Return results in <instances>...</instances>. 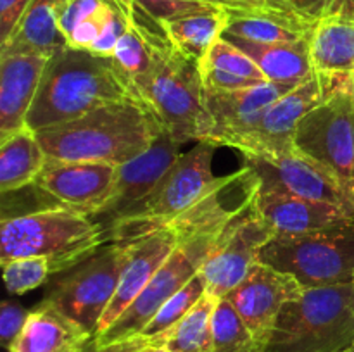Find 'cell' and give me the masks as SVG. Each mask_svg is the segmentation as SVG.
<instances>
[{
    "label": "cell",
    "mask_w": 354,
    "mask_h": 352,
    "mask_svg": "<svg viewBox=\"0 0 354 352\" xmlns=\"http://www.w3.org/2000/svg\"><path fill=\"white\" fill-rule=\"evenodd\" d=\"M130 99L140 97L111 59L66 47L48 59L26 123L40 131Z\"/></svg>",
    "instance_id": "6da1fadb"
},
{
    "label": "cell",
    "mask_w": 354,
    "mask_h": 352,
    "mask_svg": "<svg viewBox=\"0 0 354 352\" xmlns=\"http://www.w3.org/2000/svg\"><path fill=\"white\" fill-rule=\"evenodd\" d=\"M35 133L48 159L120 166L147 150L162 126L142 100L130 99Z\"/></svg>",
    "instance_id": "7a4b0ae2"
},
{
    "label": "cell",
    "mask_w": 354,
    "mask_h": 352,
    "mask_svg": "<svg viewBox=\"0 0 354 352\" xmlns=\"http://www.w3.org/2000/svg\"><path fill=\"white\" fill-rule=\"evenodd\" d=\"M162 131L178 144L207 141L214 121L206 104V88L199 64L180 54L169 38L161 41L152 68L135 85Z\"/></svg>",
    "instance_id": "3957f363"
},
{
    "label": "cell",
    "mask_w": 354,
    "mask_h": 352,
    "mask_svg": "<svg viewBox=\"0 0 354 352\" xmlns=\"http://www.w3.org/2000/svg\"><path fill=\"white\" fill-rule=\"evenodd\" d=\"M104 244V224L69 207H47L0 221V264L17 257H45L55 276Z\"/></svg>",
    "instance_id": "277c9868"
},
{
    "label": "cell",
    "mask_w": 354,
    "mask_h": 352,
    "mask_svg": "<svg viewBox=\"0 0 354 352\" xmlns=\"http://www.w3.org/2000/svg\"><path fill=\"white\" fill-rule=\"evenodd\" d=\"M353 344V282H348L304 289L289 300L263 352H344Z\"/></svg>",
    "instance_id": "5b68a950"
},
{
    "label": "cell",
    "mask_w": 354,
    "mask_h": 352,
    "mask_svg": "<svg viewBox=\"0 0 354 352\" xmlns=\"http://www.w3.org/2000/svg\"><path fill=\"white\" fill-rule=\"evenodd\" d=\"M216 145L197 141L180 155L151 195L104 226L106 242H130L161 230L204 199L216 185L213 157Z\"/></svg>",
    "instance_id": "8992f818"
},
{
    "label": "cell",
    "mask_w": 354,
    "mask_h": 352,
    "mask_svg": "<svg viewBox=\"0 0 354 352\" xmlns=\"http://www.w3.org/2000/svg\"><path fill=\"white\" fill-rule=\"evenodd\" d=\"M325 95L299 123L294 150L324 166L354 202V95L348 72H322Z\"/></svg>",
    "instance_id": "52a82bcc"
},
{
    "label": "cell",
    "mask_w": 354,
    "mask_h": 352,
    "mask_svg": "<svg viewBox=\"0 0 354 352\" xmlns=\"http://www.w3.org/2000/svg\"><path fill=\"white\" fill-rule=\"evenodd\" d=\"M259 262L292 276L303 289L353 282L354 224L306 233H275L263 247Z\"/></svg>",
    "instance_id": "ba28073f"
},
{
    "label": "cell",
    "mask_w": 354,
    "mask_h": 352,
    "mask_svg": "<svg viewBox=\"0 0 354 352\" xmlns=\"http://www.w3.org/2000/svg\"><path fill=\"white\" fill-rule=\"evenodd\" d=\"M127 255V242H107L73 268L52 276L40 302L95 335L109 307Z\"/></svg>",
    "instance_id": "9c48e42d"
},
{
    "label": "cell",
    "mask_w": 354,
    "mask_h": 352,
    "mask_svg": "<svg viewBox=\"0 0 354 352\" xmlns=\"http://www.w3.org/2000/svg\"><path fill=\"white\" fill-rule=\"evenodd\" d=\"M218 235L220 231L180 242L133 304L106 331L95 335L97 342L107 345L140 335L159 307L199 273L203 262L213 251Z\"/></svg>",
    "instance_id": "30bf717a"
},
{
    "label": "cell",
    "mask_w": 354,
    "mask_h": 352,
    "mask_svg": "<svg viewBox=\"0 0 354 352\" xmlns=\"http://www.w3.org/2000/svg\"><path fill=\"white\" fill-rule=\"evenodd\" d=\"M273 235L275 230L263 219L254 199L220 231L213 251L201 266L206 293L216 299L227 297L259 262L263 247Z\"/></svg>",
    "instance_id": "8fae6325"
},
{
    "label": "cell",
    "mask_w": 354,
    "mask_h": 352,
    "mask_svg": "<svg viewBox=\"0 0 354 352\" xmlns=\"http://www.w3.org/2000/svg\"><path fill=\"white\" fill-rule=\"evenodd\" d=\"M244 166L259 179V192H277L322 200L354 211V202L341 183L318 162L299 152L277 155H244Z\"/></svg>",
    "instance_id": "7c38bea8"
},
{
    "label": "cell",
    "mask_w": 354,
    "mask_h": 352,
    "mask_svg": "<svg viewBox=\"0 0 354 352\" xmlns=\"http://www.w3.org/2000/svg\"><path fill=\"white\" fill-rule=\"evenodd\" d=\"M303 290L292 276L265 262H256L248 276L225 299L235 307L261 351H265L283 306Z\"/></svg>",
    "instance_id": "4fadbf2b"
},
{
    "label": "cell",
    "mask_w": 354,
    "mask_h": 352,
    "mask_svg": "<svg viewBox=\"0 0 354 352\" xmlns=\"http://www.w3.org/2000/svg\"><path fill=\"white\" fill-rule=\"evenodd\" d=\"M325 95L324 75L315 72L308 81L290 90L263 113L254 128L239 141L242 155H277L294 152V137L303 117Z\"/></svg>",
    "instance_id": "5bb4252c"
},
{
    "label": "cell",
    "mask_w": 354,
    "mask_h": 352,
    "mask_svg": "<svg viewBox=\"0 0 354 352\" xmlns=\"http://www.w3.org/2000/svg\"><path fill=\"white\" fill-rule=\"evenodd\" d=\"M116 164L48 159L33 185L61 206L95 217L116 179Z\"/></svg>",
    "instance_id": "9a60e30c"
},
{
    "label": "cell",
    "mask_w": 354,
    "mask_h": 352,
    "mask_svg": "<svg viewBox=\"0 0 354 352\" xmlns=\"http://www.w3.org/2000/svg\"><path fill=\"white\" fill-rule=\"evenodd\" d=\"M180 145L182 144L175 141L168 133L162 131L147 150L131 161L118 166L113 190H111L106 206L95 216L97 221L106 226L107 223L147 199L156 185L161 182L162 176L182 155Z\"/></svg>",
    "instance_id": "2e32d148"
},
{
    "label": "cell",
    "mask_w": 354,
    "mask_h": 352,
    "mask_svg": "<svg viewBox=\"0 0 354 352\" xmlns=\"http://www.w3.org/2000/svg\"><path fill=\"white\" fill-rule=\"evenodd\" d=\"M297 85L266 81L234 92H209L206 90V104L213 116L214 128L207 141L216 147L235 148L239 141L258 124L263 113L273 102L296 88Z\"/></svg>",
    "instance_id": "e0dca14e"
},
{
    "label": "cell",
    "mask_w": 354,
    "mask_h": 352,
    "mask_svg": "<svg viewBox=\"0 0 354 352\" xmlns=\"http://www.w3.org/2000/svg\"><path fill=\"white\" fill-rule=\"evenodd\" d=\"M178 244V233L171 228H161L145 237L127 242V255L121 269L120 285L100 320L95 335L106 331L133 304Z\"/></svg>",
    "instance_id": "ac0fdd59"
},
{
    "label": "cell",
    "mask_w": 354,
    "mask_h": 352,
    "mask_svg": "<svg viewBox=\"0 0 354 352\" xmlns=\"http://www.w3.org/2000/svg\"><path fill=\"white\" fill-rule=\"evenodd\" d=\"M256 207L275 233H306L354 224L351 209L286 193L258 192Z\"/></svg>",
    "instance_id": "d6986e66"
},
{
    "label": "cell",
    "mask_w": 354,
    "mask_h": 352,
    "mask_svg": "<svg viewBox=\"0 0 354 352\" xmlns=\"http://www.w3.org/2000/svg\"><path fill=\"white\" fill-rule=\"evenodd\" d=\"M48 59L35 54H0V137L28 126Z\"/></svg>",
    "instance_id": "ffe728a7"
},
{
    "label": "cell",
    "mask_w": 354,
    "mask_h": 352,
    "mask_svg": "<svg viewBox=\"0 0 354 352\" xmlns=\"http://www.w3.org/2000/svg\"><path fill=\"white\" fill-rule=\"evenodd\" d=\"M227 30L223 35L256 43H289L310 38L317 23L297 12L290 3L227 9Z\"/></svg>",
    "instance_id": "44dd1931"
},
{
    "label": "cell",
    "mask_w": 354,
    "mask_h": 352,
    "mask_svg": "<svg viewBox=\"0 0 354 352\" xmlns=\"http://www.w3.org/2000/svg\"><path fill=\"white\" fill-rule=\"evenodd\" d=\"M92 337L76 321L38 302L9 352H80Z\"/></svg>",
    "instance_id": "7402d4cb"
},
{
    "label": "cell",
    "mask_w": 354,
    "mask_h": 352,
    "mask_svg": "<svg viewBox=\"0 0 354 352\" xmlns=\"http://www.w3.org/2000/svg\"><path fill=\"white\" fill-rule=\"evenodd\" d=\"M166 37L168 35H166L161 21L152 17L135 0V10L130 26L120 38L113 52V57H111L118 71L128 79L133 88L151 71L156 50Z\"/></svg>",
    "instance_id": "603a6c76"
},
{
    "label": "cell",
    "mask_w": 354,
    "mask_h": 352,
    "mask_svg": "<svg viewBox=\"0 0 354 352\" xmlns=\"http://www.w3.org/2000/svg\"><path fill=\"white\" fill-rule=\"evenodd\" d=\"M223 37L245 52L265 72L268 81L301 85L317 72L311 59L310 38L289 43H256L232 35Z\"/></svg>",
    "instance_id": "cb8c5ba5"
},
{
    "label": "cell",
    "mask_w": 354,
    "mask_h": 352,
    "mask_svg": "<svg viewBox=\"0 0 354 352\" xmlns=\"http://www.w3.org/2000/svg\"><path fill=\"white\" fill-rule=\"evenodd\" d=\"M199 71L209 92H234L268 81L258 64L225 37L201 59Z\"/></svg>",
    "instance_id": "d4e9b609"
},
{
    "label": "cell",
    "mask_w": 354,
    "mask_h": 352,
    "mask_svg": "<svg viewBox=\"0 0 354 352\" xmlns=\"http://www.w3.org/2000/svg\"><path fill=\"white\" fill-rule=\"evenodd\" d=\"M47 161V152L30 126L0 137V192L12 193L33 185Z\"/></svg>",
    "instance_id": "484cf974"
},
{
    "label": "cell",
    "mask_w": 354,
    "mask_h": 352,
    "mask_svg": "<svg viewBox=\"0 0 354 352\" xmlns=\"http://www.w3.org/2000/svg\"><path fill=\"white\" fill-rule=\"evenodd\" d=\"M55 3L57 0H33L9 40L0 45V54H35L52 57L68 47L59 31Z\"/></svg>",
    "instance_id": "4316f807"
},
{
    "label": "cell",
    "mask_w": 354,
    "mask_h": 352,
    "mask_svg": "<svg viewBox=\"0 0 354 352\" xmlns=\"http://www.w3.org/2000/svg\"><path fill=\"white\" fill-rule=\"evenodd\" d=\"M315 69L320 72H354V12L318 21L310 37Z\"/></svg>",
    "instance_id": "83f0119b"
},
{
    "label": "cell",
    "mask_w": 354,
    "mask_h": 352,
    "mask_svg": "<svg viewBox=\"0 0 354 352\" xmlns=\"http://www.w3.org/2000/svg\"><path fill=\"white\" fill-rule=\"evenodd\" d=\"M173 47L190 61L199 64L209 48L223 37L227 30V12L225 7L207 9L189 16L161 21Z\"/></svg>",
    "instance_id": "f1b7e54d"
},
{
    "label": "cell",
    "mask_w": 354,
    "mask_h": 352,
    "mask_svg": "<svg viewBox=\"0 0 354 352\" xmlns=\"http://www.w3.org/2000/svg\"><path fill=\"white\" fill-rule=\"evenodd\" d=\"M216 297L204 293L189 314L166 333V352H213V314Z\"/></svg>",
    "instance_id": "f546056e"
},
{
    "label": "cell",
    "mask_w": 354,
    "mask_h": 352,
    "mask_svg": "<svg viewBox=\"0 0 354 352\" xmlns=\"http://www.w3.org/2000/svg\"><path fill=\"white\" fill-rule=\"evenodd\" d=\"M213 352H263L235 307L220 299L213 314Z\"/></svg>",
    "instance_id": "4dcf8cb0"
},
{
    "label": "cell",
    "mask_w": 354,
    "mask_h": 352,
    "mask_svg": "<svg viewBox=\"0 0 354 352\" xmlns=\"http://www.w3.org/2000/svg\"><path fill=\"white\" fill-rule=\"evenodd\" d=\"M204 293H206V286H204L201 275L197 273L183 289H180L175 295L169 297V299L159 307L156 316L152 317L151 323L144 328V331H142L140 335H145V337L166 335L169 330H173L190 311H192V307L203 299Z\"/></svg>",
    "instance_id": "1f68e13d"
},
{
    "label": "cell",
    "mask_w": 354,
    "mask_h": 352,
    "mask_svg": "<svg viewBox=\"0 0 354 352\" xmlns=\"http://www.w3.org/2000/svg\"><path fill=\"white\" fill-rule=\"evenodd\" d=\"M7 292L23 295L41 285H47L54 276V268L45 257H17L2 264Z\"/></svg>",
    "instance_id": "d6a6232c"
},
{
    "label": "cell",
    "mask_w": 354,
    "mask_h": 352,
    "mask_svg": "<svg viewBox=\"0 0 354 352\" xmlns=\"http://www.w3.org/2000/svg\"><path fill=\"white\" fill-rule=\"evenodd\" d=\"M137 2L158 21L175 19L201 10L223 7L220 0H137Z\"/></svg>",
    "instance_id": "836d02e7"
},
{
    "label": "cell",
    "mask_w": 354,
    "mask_h": 352,
    "mask_svg": "<svg viewBox=\"0 0 354 352\" xmlns=\"http://www.w3.org/2000/svg\"><path fill=\"white\" fill-rule=\"evenodd\" d=\"M28 316H30V311L24 309L21 304L9 299L2 302L0 306V342L7 351H10L14 342L19 338Z\"/></svg>",
    "instance_id": "e575fe53"
},
{
    "label": "cell",
    "mask_w": 354,
    "mask_h": 352,
    "mask_svg": "<svg viewBox=\"0 0 354 352\" xmlns=\"http://www.w3.org/2000/svg\"><path fill=\"white\" fill-rule=\"evenodd\" d=\"M308 19L318 21L335 14L354 12V0H286Z\"/></svg>",
    "instance_id": "d590c367"
},
{
    "label": "cell",
    "mask_w": 354,
    "mask_h": 352,
    "mask_svg": "<svg viewBox=\"0 0 354 352\" xmlns=\"http://www.w3.org/2000/svg\"><path fill=\"white\" fill-rule=\"evenodd\" d=\"M166 335H159V337L137 335V337L127 338V340L100 345L99 342H97V338L92 337L80 352H151L154 351V349L162 347Z\"/></svg>",
    "instance_id": "8d00e7d4"
},
{
    "label": "cell",
    "mask_w": 354,
    "mask_h": 352,
    "mask_svg": "<svg viewBox=\"0 0 354 352\" xmlns=\"http://www.w3.org/2000/svg\"><path fill=\"white\" fill-rule=\"evenodd\" d=\"M33 0H0V45L6 43Z\"/></svg>",
    "instance_id": "74e56055"
},
{
    "label": "cell",
    "mask_w": 354,
    "mask_h": 352,
    "mask_svg": "<svg viewBox=\"0 0 354 352\" xmlns=\"http://www.w3.org/2000/svg\"><path fill=\"white\" fill-rule=\"evenodd\" d=\"M286 0H220V3L227 9H248V7H265L282 3ZM289 3V2H287Z\"/></svg>",
    "instance_id": "f35d334b"
},
{
    "label": "cell",
    "mask_w": 354,
    "mask_h": 352,
    "mask_svg": "<svg viewBox=\"0 0 354 352\" xmlns=\"http://www.w3.org/2000/svg\"><path fill=\"white\" fill-rule=\"evenodd\" d=\"M348 78H349V86H351L353 95H354V72H348Z\"/></svg>",
    "instance_id": "ab89813d"
},
{
    "label": "cell",
    "mask_w": 354,
    "mask_h": 352,
    "mask_svg": "<svg viewBox=\"0 0 354 352\" xmlns=\"http://www.w3.org/2000/svg\"><path fill=\"white\" fill-rule=\"evenodd\" d=\"M151 352H166V351L162 347H159V349H154V351H151Z\"/></svg>",
    "instance_id": "60d3db41"
},
{
    "label": "cell",
    "mask_w": 354,
    "mask_h": 352,
    "mask_svg": "<svg viewBox=\"0 0 354 352\" xmlns=\"http://www.w3.org/2000/svg\"><path fill=\"white\" fill-rule=\"evenodd\" d=\"M344 352H354V344L351 345V347H349V349H346V351Z\"/></svg>",
    "instance_id": "b9f144b4"
},
{
    "label": "cell",
    "mask_w": 354,
    "mask_h": 352,
    "mask_svg": "<svg viewBox=\"0 0 354 352\" xmlns=\"http://www.w3.org/2000/svg\"><path fill=\"white\" fill-rule=\"evenodd\" d=\"M353 309H354V278H353Z\"/></svg>",
    "instance_id": "7bdbcfd3"
}]
</instances>
